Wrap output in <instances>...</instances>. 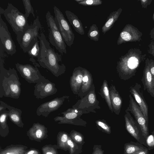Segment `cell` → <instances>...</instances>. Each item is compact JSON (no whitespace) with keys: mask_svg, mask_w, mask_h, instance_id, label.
<instances>
[{"mask_svg":"<svg viewBox=\"0 0 154 154\" xmlns=\"http://www.w3.org/2000/svg\"><path fill=\"white\" fill-rule=\"evenodd\" d=\"M99 104V102L97 98L95 87L93 84L89 93L78 100L72 108L82 111L85 114L91 112L96 113L95 110L101 108Z\"/></svg>","mask_w":154,"mask_h":154,"instance_id":"obj_8","label":"cell"},{"mask_svg":"<svg viewBox=\"0 0 154 154\" xmlns=\"http://www.w3.org/2000/svg\"><path fill=\"white\" fill-rule=\"evenodd\" d=\"M39 39L40 51L37 61L42 67L46 69L57 77L64 73L66 67L62 61L61 55L52 48L43 32L40 34Z\"/></svg>","mask_w":154,"mask_h":154,"instance_id":"obj_2","label":"cell"},{"mask_svg":"<svg viewBox=\"0 0 154 154\" xmlns=\"http://www.w3.org/2000/svg\"><path fill=\"white\" fill-rule=\"evenodd\" d=\"M3 14L11 26L16 36L19 44L21 37L29 26L28 18L12 4L8 2L7 8L4 9L0 7V14Z\"/></svg>","mask_w":154,"mask_h":154,"instance_id":"obj_4","label":"cell"},{"mask_svg":"<svg viewBox=\"0 0 154 154\" xmlns=\"http://www.w3.org/2000/svg\"><path fill=\"white\" fill-rule=\"evenodd\" d=\"M67 144L70 154H81L82 152L83 145L73 142L69 137L67 140Z\"/></svg>","mask_w":154,"mask_h":154,"instance_id":"obj_27","label":"cell"},{"mask_svg":"<svg viewBox=\"0 0 154 154\" xmlns=\"http://www.w3.org/2000/svg\"><path fill=\"white\" fill-rule=\"evenodd\" d=\"M6 154H11L9 152H7L6 153Z\"/></svg>","mask_w":154,"mask_h":154,"instance_id":"obj_47","label":"cell"},{"mask_svg":"<svg viewBox=\"0 0 154 154\" xmlns=\"http://www.w3.org/2000/svg\"><path fill=\"white\" fill-rule=\"evenodd\" d=\"M147 149V148L137 142L131 141L125 144L124 154H131Z\"/></svg>","mask_w":154,"mask_h":154,"instance_id":"obj_25","label":"cell"},{"mask_svg":"<svg viewBox=\"0 0 154 154\" xmlns=\"http://www.w3.org/2000/svg\"><path fill=\"white\" fill-rule=\"evenodd\" d=\"M152 134L154 136V129L153 131L152 132Z\"/></svg>","mask_w":154,"mask_h":154,"instance_id":"obj_45","label":"cell"},{"mask_svg":"<svg viewBox=\"0 0 154 154\" xmlns=\"http://www.w3.org/2000/svg\"><path fill=\"white\" fill-rule=\"evenodd\" d=\"M69 137L73 142L76 143L83 145L85 142L83 135L75 130L71 131Z\"/></svg>","mask_w":154,"mask_h":154,"instance_id":"obj_30","label":"cell"},{"mask_svg":"<svg viewBox=\"0 0 154 154\" xmlns=\"http://www.w3.org/2000/svg\"><path fill=\"white\" fill-rule=\"evenodd\" d=\"M62 116H58L54 118L55 122H59V124H68L74 125L85 127L86 122L81 116L85 113L77 109L69 108L65 111L62 112Z\"/></svg>","mask_w":154,"mask_h":154,"instance_id":"obj_10","label":"cell"},{"mask_svg":"<svg viewBox=\"0 0 154 154\" xmlns=\"http://www.w3.org/2000/svg\"><path fill=\"white\" fill-rule=\"evenodd\" d=\"M95 124L97 128L102 132L110 134L111 133L110 126L104 119H98L95 121Z\"/></svg>","mask_w":154,"mask_h":154,"instance_id":"obj_29","label":"cell"},{"mask_svg":"<svg viewBox=\"0 0 154 154\" xmlns=\"http://www.w3.org/2000/svg\"><path fill=\"white\" fill-rule=\"evenodd\" d=\"M141 5L143 8H147L148 5H149L152 2V0H141Z\"/></svg>","mask_w":154,"mask_h":154,"instance_id":"obj_38","label":"cell"},{"mask_svg":"<svg viewBox=\"0 0 154 154\" xmlns=\"http://www.w3.org/2000/svg\"><path fill=\"white\" fill-rule=\"evenodd\" d=\"M149 35L152 40L154 41V28H153L151 30Z\"/></svg>","mask_w":154,"mask_h":154,"instance_id":"obj_42","label":"cell"},{"mask_svg":"<svg viewBox=\"0 0 154 154\" xmlns=\"http://www.w3.org/2000/svg\"><path fill=\"white\" fill-rule=\"evenodd\" d=\"M7 109L8 111V116L11 121L18 125L22 126L23 124L21 118L22 110L9 105Z\"/></svg>","mask_w":154,"mask_h":154,"instance_id":"obj_24","label":"cell"},{"mask_svg":"<svg viewBox=\"0 0 154 154\" xmlns=\"http://www.w3.org/2000/svg\"><path fill=\"white\" fill-rule=\"evenodd\" d=\"M146 56L139 49L132 48L120 57L116 69L120 79L126 81L134 76L141 64L145 60Z\"/></svg>","mask_w":154,"mask_h":154,"instance_id":"obj_3","label":"cell"},{"mask_svg":"<svg viewBox=\"0 0 154 154\" xmlns=\"http://www.w3.org/2000/svg\"><path fill=\"white\" fill-rule=\"evenodd\" d=\"M54 19L56 26L67 45L70 47L73 44L75 35L67 20L60 10L56 6L53 7Z\"/></svg>","mask_w":154,"mask_h":154,"instance_id":"obj_6","label":"cell"},{"mask_svg":"<svg viewBox=\"0 0 154 154\" xmlns=\"http://www.w3.org/2000/svg\"><path fill=\"white\" fill-rule=\"evenodd\" d=\"M129 92L139 106L145 119L148 121V106L143 97L141 85L136 83L130 87Z\"/></svg>","mask_w":154,"mask_h":154,"instance_id":"obj_17","label":"cell"},{"mask_svg":"<svg viewBox=\"0 0 154 154\" xmlns=\"http://www.w3.org/2000/svg\"><path fill=\"white\" fill-rule=\"evenodd\" d=\"M148 63L150 72L154 77V60H149Z\"/></svg>","mask_w":154,"mask_h":154,"instance_id":"obj_36","label":"cell"},{"mask_svg":"<svg viewBox=\"0 0 154 154\" xmlns=\"http://www.w3.org/2000/svg\"><path fill=\"white\" fill-rule=\"evenodd\" d=\"M8 105L1 100L0 101V112L6 110Z\"/></svg>","mask_w":154,"mask_h":154,"instance_id":"obj_39","label":"cell"},{"mask_svg":"<svg viewBox=\"0 0 154 154\" xmlns=\"http://www.w3.org/2000/svg\"><path fill=\"white\" fill-rule=\"evenodd\" d=\"M69 98V96L64 95L61 97H56L42 103L37 109V115L48 117L51 112L57 110L63 105L66 99Z\"/></svg>","mask_w":154,"mask_h":154,"instance_id":"obj_16","label":"cell"},{"mask_svg":"<svg viewBox=\"0 0 154 154\" xmlns=\"http://www.w3.org/2000/svg\"><path fill=\"white\" fill-rule=\"evenodd\" d=\"M122 11L120 8L117 10L112 12L108 17L106 21L102 28V32L104 35L113 27L118 20Z\"/></svg>","mask_w":154,"mask_h":154,"instance_id":"obj_23","label":"cell"},{"mask_svg":"<svg viewBox=\"0 0 154 154\" xmlns=\"http://www.w3.org/2000/svg\"><path fill=\"white\" fill-rule=\"evenodd\" d=\"M69 137V136L66 133H63L62 134L60 138V141L62 144V146L64 148L69 149L67 141Z\"/></svg>","mask_w":154,"mask_h":154,"instance_id":"obj_34","label":"cell"},{"mask_svg":"<svg viewBox=\"0 0 154 154\" xmlns=\"http://www.w3.org/2000/svg\"><path fill=\"white\" fill-rule=\"evenodd\" d=\"M88 36L94 41H98L100 32L96 24H93L90 27L87 33Z\"/></svg>","mask_w":154,"mask_h":154,"instance_id":"obj_28","label":"cell"},{"mask_svg":"<svg viewBox=\"0 0 154 154\" xmlns=\"http://www.w3.org/2000/svg\"><path fill=\"white\" fill-rule=\"evenodd\" d=\"M45 18L48 31L50 43L61 54H66V45L61 34L56 26L54 17L48 11Z\"/></svg>","mask_w":154,"mask_h":154,"instance_id":"obj_5","label":"cell"},{"mask_svg":"<svg viewBox=\"0 0 154 154\" xmlns=\"http://www.w3.org/2000/svg\"><path fill=\"white\" fill-rule=\"evenodd\" d=\"M109 89L113 112L116 114L119 115L122 106V98L115 85H111Z\"/></svg>","mask_w":154,"mask_h":154,"instance_id":"obj_20","label":"cell"},{"mask_svg":"<svg viewBox=\"0 0 154 154\" xmlns=\"http://www.w3.org/2000/svg\"><path fill=\"white\" fill-rule=\"evenodd\" d=\"M152 19H153V21H154V13L153 15L152 16Z\"/></svg>","mask_w":154,"mask_h":154,"instance_id":"obj_46","label":"cell"},{"mask_svg":"<svg viewBox=\"0 0 154 154\" xmlns=\"http://www.w3.org/2000/svg\"><path fill=\"white\" fill-rule=\"evenodd\" d=\"M34 152V150H31L27 154H33Z\"/></svg>","mask_w":154,"mask_h":154,"instance_id":"obj_43","label":"cell"},{"mask_svg":"<svg viewBox=\"0 0 154 154\" xmlns=\"http://www.w3.org/2000/svg\"><path fill=\"white\" fill-rule=\"evenodd\" d=\"M39 41L37 39L34 45L28 51L27 53L29 56L31 58H38L39 56L40 51V48L39 45Z\"/></svg>","mask_w":154,"mask_h":154,"instance_id":"obj_31","label":"cell"},{"mask_svg":"<svg viewBox=\"0 0 154 154\" xmlns=\"http://www.w3.org/2000/svg\"><path fill=\"white\" fill-rule=\"evenodd\" d=\"M0 42L2 44L5 51L12 56L17 52L15 43L11 38L8 26L0 15Z\"/></svg>","mask_w":154,"mask_h":154,"instance_id":"obj_14","label":"cell"},{"mask_svg":"<svg viewBox=\"0 0 154 154\" xmlns=\"http://www.w3.org/2000/svg\"><path fill=\"white\" fill-rule=\"evenodd\" d=\"M83 69L80 66L75 68L70 77V86L74 94L78 95L80 91L84 76Z\"/></svg>","mask_w":154,"mask_h":154,"instance_id":"obj_19","label":"cell"},{"mask_svg":"<svg viewBox=\"0 0 154 154\" xmlns=\"http://www.w3.org/2000/svg\"><path fill=\"white\" fill-rule=\"evenodd\" d=\"M149 59L145 60V65L141 81L144 91L146 90L151 97H154V77L150 72L149 66Z\"/></svg>","mask_w":154,"mask_h":154,"instance_id":"obj_18","label":"cell"},{"mask_svg":"<svg viewBox=\"0 0 154 154\" xmlns=\"http://www.w3.org/2000/svg\"><path fill=\"white\" fill-rule=\"evenodd\" d=\"M93 149V150L91 154H104V151L102 149L100 145L94 144Z\"/></svg>","mask_w":154,"mask_h":154,"instance_id":"obj_35","label":"cell"},{"mask_svg":"<svg viewBox=\"0 0 154 154\" xmlns=\"http://www.w3.org/2000/svg\"><path fill=\"white\" fill-rule=\"evenodd\" d=\"M99 94L102 98L104 99L109 109L111 112H113V110L111 102L109 89L107 81L104 80L101 87Z\"/></svg>","mask_w":154,"mask_h":154,"instance_id":"obj_26","label":"cell"},{"mask_svg":"<svg viewBox=\"0 0 154 154\" xmlns=\"http://www.w3.org/2000/svg\"><path fill=\"white\" fill-rule=\"evenodd\" d=\"M0 47V97L17 99L21 91L19 78L14 68H9L8 70L4 67L5 51L2 45Z\"/></svg>","mask_w":154,"mask_h":154,"instance_id":"obj_1","label":"cell"},{"mask_svg":"<svg viewBox=\"0 0 154 154\" xmlns=\"http://www.w3.org/2000/svg\"><path fill=\"white\" fill-rule=\"evenodd\" d=\"M23 3L24 7L25 13V14L27 18H28L30 14L31 13L35 17L34 9L30 0H22Z\"/></svg>","mask_w":154,"mask_h":154,"instance_id":"obj_33","label":"cell"},{"mask_svg":"<svg viewBox=\"0 0 154 154\" xmlns=\"http://www.w3.org/2000/svg\"><path fill=\"white\" fill-rule=\"evenodd\" d=\"M142 33L131 24H126L120 32L117 44L118 45L130 42H140Z\"/></svg>","mask_w":154,"mask_h":154,"instance_id":"obj_15","label":"cell"},{"mask_svg":"<svg viewBox=\"0 0 154 154\" xmlns=\"http://www.w3.org/2000/svg\"><path fill=\"white\" fill-rule=\"evenodd\" d=\"M34 87V95L37 99H43L54 95L58 91L55 84L44 76Z\"/></svg>","mask_w":154,"mask_h":154,"instance_id":"obj_11","label":"cell"},{"mask_svg":"<svg viewBox=\"0 0 154 154\" xmlns=\"http://www.w3.org/2000/svg\"><path fill=\"white\" fill-rule=\"evenodd\" d=\"M84 76L80 91L78 94L81 98L86 95L90 91L93 83V79L91 73L86 69H83Z\"/></svg>","mask_w":154,"mask_h":154,"instance_id":"obj_21","label":"cell"},{"mask_svg":"<svg viewBox=\"0 0 154 154\" xmlns=\"http://www.w3.org/2000/svg\"><path fill=\"white\" fill-rule=\"evenodd\" d=\"M129 98L128 106L125 110L130 112L134 116L146 140L149 136L148 121L145 119L139 106L131 94L129 95Z\"/></svg>","mask_w":154,"mask_h":154,"instance_id":"obj_9","label":"cell"},{"mask_svg":"<svg viewBox=\"0 0 154 154\" xmlns=\"http://www.w3.org/2000/svg\"><path fill=\"white\" fill-rule=\"evenodd\" d=\"M65 13L70 24L75 31L81 35H84L85 31L83 24L78 17L69 10H66Z\"/></svg>","mask_w":154,"mask_h":154,"instance_id":"obj_22","label":"cell"},{"mask_svg":"<svg viewBox=\"0 0 154 154\" xmlns=\"http://www.w3.org/2000/svg\"><path fill=\"white\" fill-rule=\"evenodd\" d=\"M29 60L32 61L33 64L35 65V66H39L40 67V65H39L38 63H36V61L35 59L31 57L29 59Z\"/></svg>","mask_w":154,"mask_h":154,"instance_id":"obj_41","label":"cell"},{"mask_svg":"<svg viewBox=\"0 0 154 154\" xmlns=\"http://www.w3.org/2000/svg\"><path fill=\"white\" fill-rule=\"evenodd\" d=\"M46 154H53L52 153L50 152H47Z\"/></svg>","mask_w":154,"mask_h":154,"instance_id":"obj_44","label":"cell"},{"mask_svg":"<svg viewBox=\"0 0 154 154\" xmlns=\"http://www.w3.org/2000/svg\"><path fill=\"white\" fill-rule=\"evenodd\" d=\"M148 53L154 57V41L152 40L149 46Z\"/></svg>","mask_w":154,"mask_h":154,"instance_id":"obj_37","label":"cell"},{"mask_svg":"<svg viewBox=\"0 0 154 154\" xmlns=\"http://www.w3.org/2000/svg\"><path fill=\"white\" fill-rule=\"evenodd\" d=\"M41 28L39 17L37 16L21 37L19 44L23 52H27L38 39Z\"/></svg>","mask_w":154,"mask_h":154,"instance_id":"obj_7","label":"cell"},{"mask_svg":"<svg viewBox=\"0 0 154 154\" xmlns=\"http://www.w3.org/2000/svg\"><path fill=\"white\" fill-rule=\"evenodd\" d=\"M15 66L21 76L29 83H37L43 76L36 66L18 63L15 64Z\"/></svg>","mask_w":154,"mask_h":154,"instance_id":"obj_13","label":"cell"},{"mask_svg":"<svg viewBox=\"0 0 154 154\" xmlns=\"http://www.w3.org/2000/svg\"><path fill=\"white\" fill-rule=\"evenodd\" d=\"M125 112L124 118L126 130L137 142L147 148L146 140L138 124L134 119L129 112L125 110Z\"/></svg>","mask_w":154,"mask_h":154,"instance_id":"obj_12","label":"cell"},{"mask_svg":"<svg viewBox=\"0 0 154 154\" xmlns=\"http://www.w3.org/2000/svg\"><path fill=\"white\" fill-rule=\"evenodd\" d=\"M131 154H149L147 149L142 151H139L133 153Z\"/></svg>","mask_w":154,"mask_h":154,"instance_id":"obj_40","label":"cell"},{"mask_svg":"<svg viewBox=\"0 0 154 154\" xmlns=\"http://www.w3.org/2000/svg\"><path fill=\"white\" fill-rule=\"evenodd\" d=\"M79 5L85 6H93L101 5L103 1L101 0H75Z\"/></svg>","mask_w":154,"mask_h":154,"instance_id":"obj_32","label":"cell"}]
</instances>
